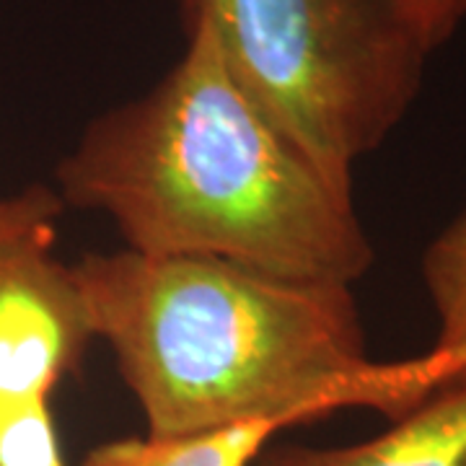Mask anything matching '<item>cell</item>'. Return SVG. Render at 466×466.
Listing matches in <instances>:
<instances>
[{
    "mask_svg": "<svg viewBox=\"0 0 466 466\" xmlns=\"http://www.w3.org/2000/svg\"><path fill=\"white\" fill-rule=\"evenodd\" d=\"M70 267L150 438L283 431L339 410L397 420L464 376L433 355L373 360L350 285L130 249Z\"/></svg>",
    "mask_w": 466,
    "mask_h": 466,
    "instance_id": "1",
    "label": "cell"
},
{
    "mask_svg": "<svg viewBox=\"0 0 466 466\" xmlns=\"http://www.w3.org/2000/svg\"><path fill=\"white\" fill-rule=\"evenodd\" d=\"M96 339L73 267L52 247L0 259V400H52Z\"/></svg>",
    "mask_w": 466,
    "mask_h": 466,
    "instance_id": "4",
    "label": "cell"
},
{
    "mask_svg": "<svg viewBox=\"0 0 466 466\" xmlns=\"http://www.w3.org/2000/svg\"><path fill=\"white\" fill-rule=\"evenodd\" d=\"M278 433L247 425L195 438H119L88 451L81 466H251Z\"/></svg>",
    "mask_w": 466,
    "mask_h": 466,
    "instance_id": "6",
    "label": "cell"
},
{
    "mask_svg": "<svg viewBox=\"0 0 466 466\" xmlns=\"http://www.w3.org/2000/svg\"><path fill=\"white\" fill-rule=\"evenodd\" d=\"M422 45L433 55L466 21V0H397Z\"/></svg>",
    "mask_w": 466,
    "mask_h": 466,
    "instance_id": "10",
    "label": "cell"
},
{
    "mask_svg": "<svg viewBox=\"0 0 466 466\" xmlns=\"http://www.w3.org/2000/svg\"><path fill=\"white\" fill-rule=\"evenodd\" d=\"M184 32L167 76L94 116L57 164L63 205L106 216L137 254L352 288L376 257L352 184L262 112L208 29Z\"/></svg>",
    "mask_w": 466,
    "mask_h": 466,
    "instance_id": "2",
    "label": "cell"
},
{
    "mask_svg": "<svg viewBox=\"0 0 466 466\" xmlns=\"http://www.w3.org/2000/svg\"><path fill=\"white\" fill-rule=\"evenodd\" d=\"M63 210L60 195L45 184L0 198V259L24 247H52Z\"/></svg>",
    "mask_w": 466,
    "mask_h": 466,
    "instance_id": "9",
    "label": "cell"
},
{
    "mask_svg": "<svg viewBox=\"0 0 466 466\" xmlns=\"http://www.w3.org/2000/svg\"><path fill=\"white\" fill-rule=\"evenodd\" d=\"M257 466H466V373L441 386L381 435L339 446H267Z\"/></svg>",
    "mask_w": 466,
    "mask_h": 466,
    "instance_id": "5",
    "label": "cell"
},
{
    "mask_svg": "<svg viewBox=\"0 0 466 466\" xmlns=\"http://www.w3.org/2000/svg\"><path fill=\"white\" fill-rule=\"evenodd\" d=\"M241 88L337 182L422 91L431 52L397 0H179Z\"/></svg>",
    "mask_w": 466,
    "mask_h": 466,
    "instance_id": "3",
    "label": "cell"
},
{
    "mask_svg": "<svg viewBox=\"0 0 466 466\" xmlns=\"http://www.w3.org/2000/svg\"><path fill=\"white\" fill-rule=\"evenodd\" d=\"M0 466H67L47 400H0Z\"/></svg>",
    "mask_w": 466,
    "mask_h": 466,
    "instance_id": "8",
    "label": "cell"
},
{
    "mask_svg": "<svg viewBox=\"0 0 466 466\" xmlns=\"http://www.w3.org/2000/svg\"><path fill=\"white\" fill-rule=\"evenodd\" d=\"M420 272L438 321L428 355L466 373V210L425 247Z\"/></svg>",
    "mask_w": 466,
    "mask_h": 466,
    "instance_id": "7",
    "label": "cell"
}]
</instances>
